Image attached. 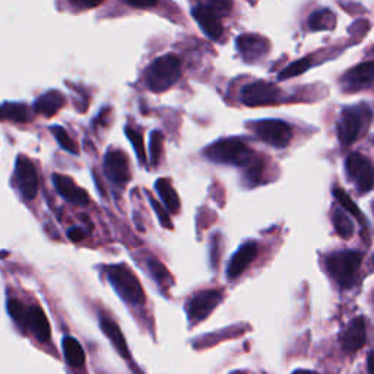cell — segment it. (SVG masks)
<instances>
[{
    "instance_id": "cell-1",
    "label": "cell",
    "mask_w": 374,
    "mask_h": 374,
    "mask_svg": "<svg viewBox=\"0 0 374 374\" xmlns=\"http://www.w3.org/2000/svg\"><path fill=\"white\" fill-rule=\"evenodd\" d=\"M181 75V63L176 54L158 57L147 70V83L154 92L167 91Z\"/></svg>"
},
{
    "instance_id": "cell-2",
    "label": "cell",
    "mask_w": 374,
    "mask_h": 374,
    "mask_svg": "<svg viewBox=\"0 0 374 374\" xmlns=\"http://www.w3.org/2000/svg\"><path fill=\"white\" fill-rule=\"evenodd\" d=\"M363 254L355 250H339L326 257V268L343 288H350L355 281V273L361 265Z\"/></svg>"
},
{
    "instance_id": "cell-3",
    "label": "cell",
    "mask_w": 374,
    "mask_h": 374,
    "mask_svg": "<svg viewBox=\"0 0 374 374\" xmlns=\"http://www.w3.org/2000/svg\"><path fill=\"white\" fill-rule=\"evenodd\" d=\"M205 155L208 160L220 164L231 165H246L252 161L253 152L249 147L240 139H221L212 143L206 149Z\"/></svg>"
},
{
    "instance_id": "cell-4",
    "label": "cell",
    "mask_w": 374,
    "mask_h": 374,
    "mask_svg": "<svg viewBox=\"0 0 374 374\" xmlns=\"http://www.w3.org/2000/svg\"><path fill=\"white\" fill-rule=\"evenodd\" d=\"M107 277L113 284L114 290L119 295L132 304L145 303V293H143L139 279L135 273L124 265H114L107 268Z\"/></svg>"
},
{
    "instance_id": "cell-5",
    "label": "cell",
    "mask_w": 374,
    "mask_h": 374,
    "mask_svg": "<svg viewBox=\"0 0 374 374\" xmlns=\"http://www.w3.org/2000/svg\"><path fill=\"white\" fill-rule=\"evenodd\" d=\"M371 113L364 106L348 107L341 113L338 122V138L343 147H350L358 139L363 127L370 122Z\"/></svg>"
},
{
    "instance_id": "cell-6",
    "label": "cell",
    "mask_w": 374,
    "mask_h": 374,
    "mask_svg": "<svg viewBox=\"0 0 374 374\" xmlns=\"http://www.w3.org/2000/svg\"><path fill=\"white\" fill-rule=\"evenodd\" d=\"M254 133L259 139L269 143L275 148H285L290 145L293 138V129L290 124L281 120H262L254 126Z\"/></svg>"
},
{
    "instance_id": "cell-7",
    "label": "cell",
    "mask_w": 374,
    "mask_h": 374,
    "mask_svg": "<svg viewBox=\"0 0 374 374\" xmlns=\"http://www.w3.org/2000/svg\"><path fill=\"white\" fill-rule=\"evenodd\" d=\"M222 300V293L217 290H209V291H200L190 297V300L187 301L186 304V311L187 316L192 323H197L200 320L206 319L208 316L212 313V310L217 307Z\"/></svg>"
},
{
    "instance_id": "cell-8",
    "label": "cell",
    "mask_w": 374,
    "mask_h": 374,
    "mask_svg": "<svg viewBox=\"0 0 374 374\" xmlns=\"http://www.w3.org/2000/svg\"><path fill=\"white\" fill-rule=\"evenodd\" d=\"M281 91L275 83L270 82H254L241 90V101L249 106H266L273 104L279 99Z\"/></svg>"
},
{
    "instance_id": "cell-9",
    "label": "cell",
    "mask_w": 374,
    "mask_h": 374,
    "mask_svg": "<svg viewBox=\"0 0 374 374\" xmlns=\"http://www.w3.org/2000/svg\"><path fill=\"white\" fill-rule=\"evenodd\" d=\"M348 174L354 179L359 192H370L374 187V168L367 158L361 154H350L345 163Z\"/></svg>"
},
{
    "instance_id": "cell-10",
    "label": "cell",
    "mask_w": 374,
    "mask_h": 374,
    "mask_svg": "<svg viewBox=\"0 0 374 374\" xmlns=\"http://www.w3.org/2000/svg\"><path fill=\"white\" fill-rule=\"evenodd\" d=\"M339 341L343 351L348 354L357 352L358 350H361L364 347V343L367 341V327H366V319L363 316H358V318L352 319L347 325V327L341 332Z\"/></svg>"
},
{
    "instance_id": "cell-11",
    "label": "cell",
    "mask_w": 374,
    "mask_h": 374,
    "mask_svg": "<svg viewBox=\"0 0 374 374\" xmlns=\"http://www.w3.org/2000/svg\"><path fill=\"white\" fill-rule=\"evenodd\" d=\"M15 174L22 195L26 199H34L38 192V179L35 167L30 158L25 155H19L17 158Z\"/></svg>"
},
{
    "instance_id": "cell-12",
    "label": "cell",
    "mask_w": 374,
    "mask_h": 374,
    "mask_svg": "<svg viewBox=\"0 0 374 374\" xmlns=\"http://www.w3.org/2000/svg\"><path fill=\"white\" fill-rule=\"evenodd\" d=\"M104 170L107 177L117 184H124L131 179V168H129L127 156L122 151L107 152L104 158Z\"/></svg>"
},
{
    "instance_id": "cell-13",
    "label": "cell",
    "mask_w": 374,
    "mask_h": 374,
    "mask_svg": "<svg viewBox=\"0 0 374 374\" xmlns=\"http://www.w3.org/2000/svg\"><path fill=\"white\" fill-rule=\"evenodd\" d=\"M192 15L199 24V26L202 28V31L208 34L209 38L212 40L221 38L224 28L220 15L213 9H211L208 5H199L193 9Z\"/></svg>"
},
{
    "instance_id": "cell-14",
    "label": "cell",
    "mask_w": 374,
    "mask_h": 374,
    "mask_svg": "<svg viewBox=\"0 0 374 374\" xmlns=\"http://www.w3.org/2000/svg\"><path fill=\"white\" fill-rule=\"evenodd\" d=\"M237 49L244 59L256 62L269 51V41L256 34L240 35L237 38Z\"/></svg>"
},
{
    "instance_id": "cell-15",
    "label": "cell",
    "mask_w": 374,
    "mask_h": 374,
    "mask_svg": "<svg viewBox=\"0 0 374 374\" xmlns=\"http://www.w3.org/2000/svg\"><path fill=\"white\" fill-rule=\"evenodd\" d=\"M257 244L256 243H246L234 253L231 261L227 268V278L236 279L241 273L249 268V265L254 261L257 256Z\"/></svg>"
},
{
    "instance_id": "cell-16",
    "label": "cell",
    "mask_w": 374,
    "mask_h": 374,
    "mask_svg": "<svg viewBox=\"0 0 374 374\" xmlns=\"http://www.w3.org/2000/svg\"><path fill=\"white\" fill-rule=\"evenodd\" d=\"M53 183L56 190L59 192L69 202L75 205H86L90 202V196L83 189L72 180L70 177L65 174H54L53 176Z\"/></svg>"
},
{
    "instance_id": "cell-17",
    "label": "cell",
    "mask_w": 374,
    "mask_h": 374,
    "mask_svg": "<svg viewBox=\"0 0 374 374\" xmlns=\"http://www.w3.org/2000/svg\"><path fill=\"white\" fill-rule=\"evenodd\" d=\"M26 329H30L41 342L50 341L51 327L47 316L40 306H31L26 311Z\"/></svg>"
},
{
    "instance_id": "cell-18",
    "label": "cell",
    "mask_w": 374,
    "mask_h": 374,
    "mask_svg": "<svg viewBox=\"0 0 374 374\" xmlns=\"http://www.w3.org/2000/svg\"><path fill=\"white\" fill-rule=\"evenodd\" d=\"M350 90H363L374 83V62H364L352 67L343 78Z\"/></svg>"
},
{
    "instance_id": "cell-19",
    "label": "cell",
    "mask_w": 374,
    "mask_h": 374,
    "mask_svg": "<svg viewBox=\"0 0 374 374\" xmlns=\"http://www.w3.org/2000/svg\"><path fill=\"white\" fill-rule=\"evenodd\" d=\"M99 326H101V330L106 334V336L111 341V343L114 345V348H116L120 355L123 358H129L131 357V352H129V348H127V343H126V339L122 334L120 327L114 323L110 318H107V316H101L99 318Z\"/></svg>"
},
{
    "instance_id": "cell-20",
    "label": "cell",
    "mask_w": 374,
    "mask_h": 374,
    "mask_svg": "<svg viewBox=\"0 0 374 374\" xmlns=\"http://www.w3.org/2000/svg\"><path fill=\"white\" fill-rule=\"evenodd\" d=\"M66 103V99L62 92L59 91H49L46 94H42L34 104V108L38 114H42V116L51 117L54 114L59 111Z\"/></svg>"
},
{
    "instance_id": "cell-21",
    "label": "cell",
    "mask_w": 374,
    "mask_h": 374,
    "mask_svg": "<svg viewBox=\"0 0 374 374\" xmlns=\"http://www.w3.org/2000/svg\"><path fill=\"white\" fill-rule=\"evenodd\" d=\"M155 189L160 193L164 205L167 206V209L172 213L179 212L180 209V199L177 196V192L174 190V187L170 183V180L167 179H160L156 180L155 183Z\"/></svg>"
},
{
    "instance_id": "cell-22",
    "label": "cell",
    "mask_w": 374,
    "mask_h": 374,
    "mask_svg": "<svg viewBox=\"0 0 374 374\" xmlns=\"http://www.w3.org/2000/svg\"><path fill=\"white\" fill-rule=\"evenodd\" d=\"M0 120H12L17 123H26L31 120V111L26 106L18 103H6L0 106Z\"/></svg>"
},
{
    "instance_id": "cell-23",
    "label": "cell",
    "mask_w": 374,
    "mask_h": 374,
    "mask_svg": "<svg viewBox=\"0 0 374 374\" xmlns=\"http://www.w3.org/2000/svg\"><path fill=\"white\" fill-rule=\"evenodd\" d=\"M63 345V354L67 364L74 367H81L85 363V352L81 347V343L72 336H66L62 342Z\"/></svg>"
},
{
    "instance_id": "cell-24",
    "label": "cell",
    "mask_w": 374,
    "mask_h": 374,
    "mask_svg": "<svg viewBox=\"0 0 374 374\" xmlns=\"http://www.w3.org/2000/svg\"><path fill=\"white\" fill-rule=\"evenodd\" d=\"M335 15L329 9L318 10L309 18V28L311 31H327L335 26Z\"/></svg>"
},
{
    "instance_id": "cell-25",
    "label": "cell",
    "mask_w": 374,
    "mask_h": 374,
    "mask_svg": "<svg viewBox=\"0 0 374 374\" xmlns=\"http://www.w3.org/2000/svg\"><path fill=\"white\" fill-rule=\"evenodd\" d=\"M334 196L336 197V200H338V202L341 204V206H342L345 211L350 212V213L352 215V217H355L359 222L366 224V218H364V215H363L361 209H359V208L355 205V202H354V200L350 197V195H348L347 192L342 190V189H339V187H335V189H334Z\"/></svg>"
},
{
    "instance_id": "cell-26",
    "label": "cell",
    "mask_w": 374,
    "mask_h": 374,
    "mask_svg": "<svg viewBox=\"0 0 374 374\" xmlns=\"http://www.w3.org/2000/svg\"><path fill=\"white\" fill-rule=\"evenodd\" d=\"M332 220H334V225H335L336 233L342 238L347 240V238L352 237V234H354V225H352V221L347 217V213H343L339 209H335Z\"/></svg>"
},
{
    "instance_id": "cell-27",
    "label": "cell",
    "mask_w": 374,
    "mask_h": 374,
    "mask_svg": "<svg viewBox=\"0 0 374 374\" xmlns=\"http://www.w3.org/2000/svg\"><path fill=\"white\" fill-rule=\"evenodd\" d=\"M51 133L54 135L56 140L59 142V145L65 151H67L70 154H75V155L79 154V148L76 145V142L67 135V132L65 131L63 127H60V126H51Z\"/></svg>"
},
{
    "instance_id": "cell-28",
    "label": "cell",
    "mask_w": 374,
    "mask_h": 374,
    "mask_svg": "<svg viewBox=\"0 0 374 374\" xmlns=\"http://www.w3.org/2000/svg\"><path fill=\"white\" fill-rule=\"evenodd\" d=\"M310 65H311V57H304V59L297 60L291 63L290 66H286L279 74L278 79L282 81V79H288V78H294V76L304 74V72L310 67Z\"/></svg>"
},
{
    "instance_id": "cell-29",
    "label": "cell",
    "mask_w": 374,
    "mask_h": 374,
    "mask_svg": "<svg viewBox=\"0 0 374 374\" xmlns=\"http://www.w3.org/2000/svg\"><path fill=\"white\" fill-rule=\"evenodd\" d=\"M26 309L24 307V304L21 301L10 298L8 301V313L10 318L17 322V325H19L22 329H26Z\"/></svg>"
},
{
    "instance_id": "cell-30",
    "label": "cell",
    "mask_w": 374,
    "mask_h": 374,
    "mask_svg": "<svg viewBox=\"0 0 374 374\" xmlns=\"http://www.w3.org/2000/svg\"><path fill=\"white\" fill-rule=\"evenodd\" d=\"M148 269L158 284L167 285L170 282V273L160 261H156V259H152V257L148 259Z\"/></svg>"
},
{
    "instance_id": "cell-31",
    "label": "cell",
    "mask_w": 374,
    "mask_h": 374,
    "mask_svg": "<svg viewBox=\"0 0 374 374\" xmlns=\"http://www.w3.org/2000/svg\"><path fill=\"white\" fill-rule=\"evenodd\" d=\"M126 136L129 138V140L132 142V145L135 148V152H136V155L139 158V161L142 164H145L147 163V152H145V147H143L142 135L132 127H126Z\"/></svg>"
},
{
    "instance_id": "cell-32",
    "label": "cell",
    "mask_w": 374,
    "mask_h": 374,
    "mask_svg": "<svg viewBox=\"0 0 374 374\" xmlns=\"http://www.w3.org/2000/svg\"><path fill=\"white\" fill-rule=\"evenodd\" d=\"M151 161L154 165L160 161V156L163 152V135L160 132H152L151 135Z\"/></svg>"
},
{
    "instance_id": "cell-33",
    "label": "cell",
    "mask_w": 374,
    "mask_h": 374,
    "mask_svg": "<svg viewBox=\"0 0 374 374\" xmlns=\"http://www.w3.org/2000/svg\"><path fill=\"white\" fill-rule=\"evenodd\" d=\"M148 199H149V202H151V205H152V208H154V211L156 212V215H158V218H160V222H161V225L163 227H165V228H171L172 227V222H171V220H170V217H168V213L164 211V208L160 205V204H158L156 202V200L151 196V195H148Z\"/></svg>"
},
{
    "instance_id": "cell-34",
    "label": "cell",
    "mask_w": 374,
    "mask_h": 374,
    "mask_svg": "<svg viewBox=\"0 0 374 374\" xmlns=\"http://www.w3.org/2000/svg\"><path fill=\"white\" fill-rule=\"evenodd\" d=\"M208 6L217 12L218 15H220V13L225 15V13H228L229 10H231L233 0H208Z\"/></svg>"
},
{
    "instance_id": "cell-35",
    "label": "cell",
    "mask_w": 374,
    "mask_h": 374,
    "mask_svg": "<svg viewBox=\"0 0 374 374\" xmlns=\"http://www.w3.org/2000/svg\"><path fill=\"white\" fill-rule=\"evenodd\" d=\"M127 5H131L133 8H139V9H147V8H152L156 5V0H124Z\"/></svg>"
},
{
    "instance_id": "cell-36",
    "label": "cell",
    "mask_w": 374,
    "mask_h": 374,
    "mask_svg": "<svg viewBox=\"0 0 374 374\" xmlns=\"http://www.w3.org/2000/svg\"><path fill=\"white\" fill-rule=\"evenodd\" d=\"M69 2H72V3L79 6V8L90 9V8H95L98 5H101L104 0H69Z\"/></svg>"
},
{
    "instance_id": "cell-37",
    "label": "cell",
    "mask_w": 374,
    "mask_h": 374,
    "mask_svg": "<svg viewBox=\"0 0 374 374\" xmlns=\"http://www.w3.org/2000/svg\"><path fill=\"white\" fill-rule=\"evenodd\" d=\"M67 237L74 241V243H79V241H83V238L86 237V234L83 233V229L75 227V228H70L67 231Z\"/></svg>"
},
{
    "instance_id": "cell-38",
    "label": "cell",
    "mask_w": 374,
    "mask_h": 374,
    "mask_svg": "<svg viewBox=\"0 0 374 374\" xmlns=\"http://www.w3.org/2000/svg\"><path fill=\"white\" fill-rule=\"evenodd\" d=\"M367 367H368V374H374V350L368 354Z\"/></svg>"
},
{
    "instance_id": "cell-39",
    "label": "cell",
    "mask_w": 374,
    "mask_h": 374,
    "mask_svg": "<svg viewBox=\"0 0 374 374\" xmlns=\"http://www.w3.org/2000/svg\"><path fill=\"white\" fill-rule=\"evenodd\" d=\"M293 374H316V373L309 371V370H297V371H294Z\"/></svg>"
},
{
    "instance_id": "cell-40",
    "label": "cell",
    "mask_w": 374,
    "mask_h": 374,
    "mask_svg": "<svg viewBox=\"0 0 374 374\" xmlns=\"http://www.w3.org/2000/svg\"><path fill=\"white\" fill-rule=\"evenodd\" d=\"M371 263H373V268H374V256H373V259H371Z\"/></svg>"
},
{
    "instance_id": "cell-41",
    "label": "cell",
    "mask_w": 374,
    "mask_h": 374,
    "mask_svg": "<svg viewBox=\"0 0 374 374\" xmlns=\"http://www.w3.org/2000/svg\"><path fill=\"white\" fill-rule=\"evenodd\" d=\"M371 208H373V212H374V200H373V206Z\"/></svg>"
}]
</instances>
